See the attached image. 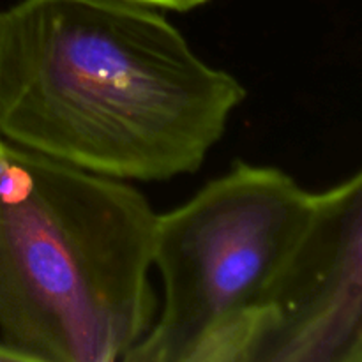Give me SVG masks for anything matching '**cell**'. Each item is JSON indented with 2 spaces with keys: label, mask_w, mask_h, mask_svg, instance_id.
I'll return each mask as SVG.
<instances>
[{
  "label": "cell",
  "mask_w": 362,
  "mask_h": 362,
  "mask_svg": "<svg viewBox=\"0 0 362 362\" xmlns=\"http://www.w3.org/2000/svg\"><path fill=\"white\" fill-rule=\"evenodd\" d=\"M247 92L154 7L18 0L0 9V136L87 172H198Z\"/></svg>",
  "instance_id": "cell-1"
},
{
  "label": "cell",
  "mask_w": 362,
  "mask_h": 362,
  "mask_svg": "<svg viewBox=\"0 0 362 362\" xmlns=\"http://www.w3.org/2000/svg\"><path fill=\"white\" fill-rule=\"evenodd\" d=\"M156 223L127 180L0 136V339L30 362H124L158 315Z\"/></svg>",
  "instance_id": "cell-2"
},
{
  "label": "cell",
  "mask_w": 362,
  "mask_h": 362,
  "mask_svg": "<svg viewBox=\"0 0 362 362\" xmlns=\"http://www.w3.org/2000/svg\"><path fill=\"white\" fill-rule=\"evenodd\" d=\"M313 204L285 170L235 161L158 214L154 324L124 362H251Z\"/></svg>",
  "instance_id": "cell-3"
},
{
  "label": "cell",
  "mask_w": 362,
  "mask_h": 362,
  "mask_svg": "<svg viewBox=\"0 0 362 362\" xmlns=\"http://www.w3.org/2000/svg\"><path fill=\"white\" fill-rule=\"evenodd\" d=\"M362 341V168L313 193L251 362H350Z\"/></svg>",
  "instance_id": "cell-4"
},
{
  "label": "cell",
  "mask_w": 362,
  "mask_h": 362,
  "mask_svg": "<svg viewBox=\"0 0 362 362\" xmlns=\"http://www.w3.org/2000/svg\"><path fill=\"white\" fill-rule=\"evenodd\" d=\"M127 2L140 4V6L154 7L159 11H175V13H187L197 7L205 6L212 0H127Z\"/></svg>",
  "instance_id": "cell-5"
},
{
  "label": "cell",
  "mask_w": 362,
  "mask_h": 362,
  "mask_svg": "<svg viewBox=\"0 0 362 362\" xmlns=\"http://www.w3.org/2000/svg\"><path fill=\"white\" fill-rule=\"evenodd\" d=\"M0 362H30V359L14 346L7 345L4 339H0Z\"/></svg>",
  "instance_id": "cell-6"
},
{
  "label": "cell",
  "mask_w": 362,
  "mask_h": 362,
  "mask_svg": "<svg viewBox=\"0 0 362 362\" xmlns=\"http://www.w3.org/2000/svg\"><path fill=\"white\" fill-rule=\"evenodd\" d=\"M350 362H362V341H361V345L357 346L356 352H354V356H352V359H350Z\"/></svg>",
  "instance_id": "cell-7"
}]
</instances>
